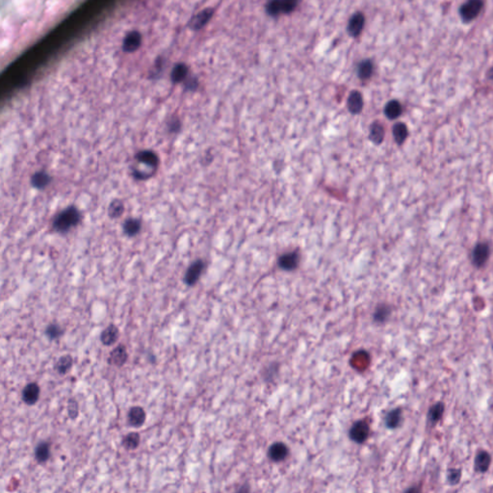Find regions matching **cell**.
<instances>
[{
    "label": "cell",
    "instance_id": "cell-25",
    "mask_svg": "<svg viewBox=\"0 0 493 493\" xmlns=\"http://www.w3.org/2000/svg\"><path fill=\"white\" fill-rule=\"evenodd\" d=\"M385 114L390 120L397 119L402 114V106L400 103L397 101L389 102L385 108Z\"/></svg>",
    "mask_w": 493,
    "mask_h": 493
},
{
    "label": "cell",
    "instance_id": "cell-13",
    "mask_svg": "<svg viewBox=\"0 0 493 493\" xmlns=\"http://www.w3.org/2000/svg\"><path fill=\"white\" fill-rule=\"evenodd\" d=\"M189 74H190L189 67L185 63L180 62V63H176V65L173 67L171 73H170V78L174 84L183 83L185 81V79L189 76Z\"/></svg>",
    "mask_w": 493,
    "mask_h": 493
},
{
    "label": "cell",
    "instance_id": "cell-8",
    "mask_svg": "<svg viewBox=\"0 0 493 493\" xmlns=\"http://www.w3.org/2000/svg\"><path fill=\"white\" fill-rule=\"evenodd\" d=\"M145 419H146V414H145L144 410L142 407L135 406V407L130 408V410L128 411L127 422L131 427L140 428L145 422Z\"/></svg>",
    "mask_w": 493,
    "mask_h": 493
},
{
    "label": "cell",
    "instance_id": "cell-11",
    "mask_svg": "<svg viewBox=\"0 0 493 493\" xmlns=\"http://www.w3.org/2000/svg\"><path fill=\"white\" fill-rule=\"evenodd\" d=\"M136 160L145 165L146 167L150 168L152 171H155L158 167L159 164V159L158 156L154 151L151 150H142L139 151L136 155Z\"/></svg>",
    "mask_w": 493,
    "mask_h": 493
},
{
    "label": "cell",
    "instance_id": "cell-34",
    "mask_svg": "<svg viewBox=\"0 0 493 493\" xmlns=\"http://www.w3.org/2000/svg\"><path fill=\"white\" fill-rule=\"evenodd\" d=\"M186 91H195L199 87V79L196 76L190 75L183 82Z\"/></svg>",
    "mask_w": 493,
    "mask_h": 493
},
{
    "label": "cell",
    "instance_id": "cell-3",
    "mask_svg": "<svg viewBox=\"0 0 493 493\" xmlns=\"http://www.w3.org/2000/svg\"><path fill=\"white\" fill-rule=\"evenodd\" d=\"M142 44H143V36L141 32L138 30H132L124 36L122 44V49L124 53L131 54L136 52L141 47Z\"/></svg>",
    "mask_w": 493,
    "mask_h": 493
},
{
    "label": "cell",
    "instance_id": "cell-30",
    "mask_svg": "<svg viewBox=\"0 0 493 493\" xmlns=\"http://www.w3.org/2000/svg\"><path fill=\"white\" fill-rule=\"evenodd\" d=\"M45 334L50 340H55L58 339L63 334V329L57 324H50L45 329Z\"/></svg>",
    "mask_w": 493,
    "mask_h": 493
},
{
    "label": "cell",
    "instance_id": "cell-6",
    "mask_svg": "<svg viewBox=\"0 0 493 493\" xmlns=\"http://www.w3.org/2000/svg\"><path fill=\"white\" fill-rule=\"evenodd\" d=\"M205 264L202 260H197L195 261L187 270L185 276H184V282L188 286H193L195 285L201 278V275L204 271Z\"/></svg>",
    "mask_w": 493,
    "mask_h": 493
},
{
    "label": "cell",
    "instance_id": "cell-29",
    "mask_svg": "<svg viewBox=\"0 0 493 493\" xmlns=\"http://www.w3.org/2000/svg\"><path fill=\"white\" fill-rule=\"evenodd\" d=\"M358 76L360 79H368L373 73V64L369 60L362 61L358 66Z\"/></svg>",
    "mask_w": 493,
    "mask_h": 493
},
{
    "label": "cell",
    "instance_id": "cell-19",
    "mask_svg": "<svg viewBox=\"0 0 493 493\" xmlns=\"http://www.w3.org/2000/svg\"><path fill=\"white\" fill-rule=\"evenodd\" d=\"M348 108L352 114H358L363 108V99L359 92L353 91L348 98Z\"/></svg>",
    "mask_w": 493,
    "mask_h": 493
},
{
    "label": "cell",
    "instance_id": "cell-2",
    "mask_svg": "<svg viewBox=\"0 0 493 493\" xmlns=\"http://www.w3.org/2000/svg\"><path fill=\"white\" fill-rule=\"evenodd\" d=\"M214 9L211 7L205 8L196 15H194L188 21V27L193 31H200L205 28L214 16Z\"/></svg>",
    "mask_w": 493,
    "mask_h": 493
},
{
    "label": "cell",
    "instance_id": "cell-37",
    "mask_svg": "<svg viewBox=\"0 0 493 493\" xmlns=\"http://www.w3.org/2000/svg\"><path fill=\"white\" fill-rule=\"evenodd\" d=\"M282 12L288 14L295 10L298 4V0H282Z\"/></svg>",
    "mask_w": 493,
    "mask_h": 493
},
{
    "label": "cell",
    "instance_id": "cell-5",
    "mask_svg": "<svg viewBox=\"0 0 493 493\" xmlns=\"http://www.w3.org/2000/svg\"><path fill=\"white\" fill-rule=\"evenodd\" d=\"M370 431V427L369 424L366 421H357L352 425L351 430H350V437L352 441L356 443H363Z\"/></svg>",
    "mask_w": 493,
    "mask_h": 493
},
{
    "label": "cell",
    "instance_id": "cell-26",
    "mask_svg": "<svg viewBox=\"0 0 493 493\" xmlns=\"http://www.w3.org/2000/svg\"><path fill=\"white\" fill-rule=\"evenodd\" d=\"M402 420V411L400 409H396L388 412L386 417V424L389 429L397 428Z\"/></svg>",
    "mask_w": 493,
    "mask_h": 493
},
{
    "label": "cell",
    "instance_id": "cell-32",
    "mask_svg": "<svg viewBox=\"0 0 493 493\" xmlns=\"http://www.w3.org/2000/svg\"><path fill=\"white\" fill-rule=\"evenodd\" d=\"M267 12L269 15L275 17L282 12V0H271L267 5Z\"/></svg>",
    "mask_w": 493,
    "mask_h": 493
},
{
    "label": "cell",
    "instance_id": "cell-33",
    "mask_svg": "<svg viewBox=\"0 0 493 493\" xmlns=\"http://www.w3.org/2000/svg\"><path fill=\"white\" fill-rule=\"evenodd\" d=\"M461 478V470L460 469H455L451 468L447 471V481L449 485L451 486H456L459 483Z\"/></svg>",
    "mask_w": 493,
    "mask_h": 493
},
{
    "label": "cell",
    "instance_id": "cell-10",
    "mask_svg": "<svg viewBox=\"0 0 493 493\" xmlns=\"http://www.w3.org/2000/svg\"><path fill=\"white\" fill-rule=\"evenodd\" d=\"M490 255V246L486 243H481L475 246L473 250V263L476 267L480 268L485 265Z\"/></svg>",
    "mask_w": 493,
    "mask_h": 493
},
{
    "label": "cell",
    "instance_id": "cell-23",
    "mask_svg": "<svg viewBox=\"0 0 493 493\" xmlns=\"http://www.w3.org/2000/svg\"><path fill=\"white\" fill-rule=\"evenodd\" d=\"M279 264H280L281 268L284 269V270H287V271L294 270L298 265V255L295 252L282 255L279 260Z\"/></svg>",
    "mask_w": 493,
    "mask_h": 493
},
{
    "label": "cell",
    "instance_id": "cell-12",
    "mask_svg": "<svg viewBox=\"0 0 493 493\" xmlns=\"http://www.w3.org/2000/svg\"><path fill=\"white\" fill-rule=\"evenodd\" d=\"M40 392L41 389L40 387L36 383L28 384L22 390V401L28 405V406H33L39 401L40 398Z\"/></svg>",
    "mask_w": 493,
    "mask_h": 493
},
{
    "label": "cell",
    "instance_id": "cell-15",
    "mask_svg": "<svg viewBox=\"0 0 493 493\" xmlns=\"http://www.w3.org/2000/svg\"><path fill=\"white\" fill-rule=\"evenodd\" d=\"M492 463V457L487 451H480L475 458V470L480 473H485L489 470Z\"/></svg>",
    "mask_w": 493,
    "mask_h": 493
},
{
    "label": "cell",
    "instance_id": "cell-1",
    "mask_svg": "<svg viewBox=\"0 0 493 493\" xmlns=\"http://www.w3.org/2000/svg\"><path fill=\"white\" fill-rule=\"evenodd\" d=\"M81 220L80 212L74 206L68 207L60 212L53 222V229L57 232L64 233L77 226Z\"/></svg>",
    "mask_w": 493,
    "mask_h": 493
},
{
    "label": "cell",
    "instance_id": "cell-20",
    "mask_svg": "<svg viewBox=\"0 0 493 493\" xmlns=\"http://www.w3.org/2000/svg\"><path fill=\"white\" fill-rule=\"evenodd\" d=\"M50 458V445L48 442H40L35 449V458L39 463L46 462Z\"/></svg>",
    "mask_w": 493,
    "mask_h": 493
},
{
    "label": "cell",
    "instance_id": "cell-22",
    "mask_svg": "<svg viewBox=\"0 0 493 493\" xmlns=\"http://www.w3.org/2000/svg\"><path fill=\"white\" fill-rule=\"evenodd\" d=\"M51 182V177L45 172H38L31 177V184L37 189H44Z\"/></svg>",
    "mask_w": 493,
    "mask_h": 493
},
{
    "label": "cell",
    "instance_id": "cell-28",
    "mask_svg": "<svg viewBox=\"0 0 493 493\" xmlns=\"http://www.w3.org/2000/svg\"><path fill=\"white\" fill-rule=\"evenodd\" d=\"M393 135H394L395 141L397 142L399 144H403L408 137V128H407L406 124H404L402 123H396L393 127Z\"/></svg>",
    "mask_w": 493,
    "mask_h": 493
},
{
    "label": "cell",
    "instance_id": "cell-36",
    "mask_svg": "<svg viewBox=\"0 0 493 493\" xmlns=\"http://www.w3.org/2000/svg\"><path fill=\"white\" fill-rule=\"evenodd\" d=\"M68 413H69V416L71 419H75L78 416V413H79L78 403L74 399H71L68 402Z\"/></svg>",
    "mask_w": 493,
    "mask_h": 493
},
{
    "label": "cell",
    "instance_id": "cell-24",
    "mask_svg": "<svg viewBox=\"0 0 493 493\" xmlns=\"http://www.w3.org/2000/svg\"><path fill=\"white\" fill-rule=\"evenodd\" d=\"M141 228V221L139 219H127L123 224V231L126 235L134 236L139 233Z\"/></svg>",
    "mask_w": 493,
    "mask_h": 493
},
{
    "label": "cell",
    "instance_id": "cell-31",
    "mask_svg": "<svg viewBox=\"0 0 493 493\" xmlns=\"http://www.w3.org/2000/svg\"><path fill=\"white\" fill-rule=\"evenodd\" d=\"M123 211H124L123 204L120 201H117V200L114 201L113 203H111L109 205V208H108L109 215L112 218H118V217L122 216Z\"/></svg>",
    "mask_w": 493,
    "mask_h": 493
},
{
    "label": "cell",
    "instance_id": "cell-17",
    "mask_svg": "<svg viewBox=\"0 0 493 493\" xmlns=\"http://www.w3.org/2000/svg\"><path fill=\"white\" fill-rule=\"evenodd\" d=\"M72 366H73L72 356L71 354H65L59 357V359L57 360L55 364V370L59 375L64 376L71 371Z\"/></svg>",
    "mask_w": 493,
    "mask_h": 493
},
{
    "label": "cell",
    "instance_id": "cell-21",
    "mask_svg": "<svg viewBox=\"0 0 493 493\" xmlns=\"http://www.w3.org/2000/svg\"><path fill=\"white\" fill-rule=\"evenodd\" d=\"M122 444L127 451L136 450L140 445V434L138 432H129L123 438Z\"/></svg>",
    "mask_w": 493,
    "mask_h": 493
},
{
    "label": "cell",
    "instance_id": "cell-9",
    "mask_svg": "<svg viewBox=\"0 0 493 493\" xmlns=\"http://www.w3.org/2000/svg\"><path fill=\"white\" fill-rule=\"evenodd\" d=\"M365 23V17L362 13L356 12L352 15L348 22V33L352 37H357L361 33Z\"/></svg>",
    "mask_w": 493,
    "mask_h": 493
},
{
    "label": "cell",
    "instance_id": "cell-4",
    "mask_svg": "<svg viewBox=\"0 0 493 493\" xmlns=\"http://www.w3.org/2000/svg\"><path fill=\"white\" fill-rule=\"evenodd\" d=\"M483 8L482 0H468L460 9V15L463 21H473Z\"/></svg>",
    "mask_w": 493,
    "mask_h": 493
},
{
    "label": "cell",
    "instance_id": "cell-27",
    "mask_svg": "<svg viewBox=\"0 0 493 493\" xmlns=\"http://www.w3.org/2000/svg\"><path fill=\"white\" fill-rule=\"evenodd\" d=\"M384 138H385V130H384L383 125L378 123H373L372 127H371V131H370L371 141L379 144L384 141Z\"/></svg>",
    "mask_w": 493,
    "mask_h": 493
},
{
    "label": "cell",
    "instance_id": "cell-14",
    "mask_svg": "<svg viewBox=\"0 0 493 493\" xmlns=\"http://www.w3.org/2000/svg\"><path fill=\"white\" fill-rule=\"evenodd\" d=\"M120 337L119 328L115 325H109L101 334V341L105 346L114 345Z\"/></svg>",
    "mask_w": 493,
    "mask_h": 493
},
{
    "label": "cell",
    "instance_id": "cell-16",
    "mask_svg": "<svg viewBox=\"0 0 493 493\" xmlns=\"http://www.w3.org/2000/svg\"><path fill=\"white\" fill-rule=\"evenodd\" d=\"M269 457L274 461H281L287 457L288 448L282 442H277L273 444L269 449Z\"/></svg>",
    "mask_w": 493,
    "mask_h": 493
},
{
    "label": "cell",
    "instance_id": "cell-18",
    "mask_svg": "<svg viewBox=\"0 0 493 493\" xmlns=\"http://www.w3.org/2000/svg\"><path fill=\"white\" fill-rule=\"evenodd\" d=\"M444 411H445V406L443 403L439 402V403H436L435 405H433L428 412V423L431 426H434L441 419V417L444 413Z\"/></svg>",
    "mask_w": 493,
    "mask_h": 493
},
{
    "label": "cell",
    "instance_id": "cell-35",
    "mask_svg": "<svg viewBox=\"0 0 493 493\" xmlns=\"http://www.w3.org/2000/svg\"><path fill=\"white\" fill-rule=\"evenodd\" d=\"M389 314H390V309L388 308V307L383 306L376 310V313L374 314V318L377 322H384L388 319Z\"/></svg>",
    "mask_w": 493,
    "mask_h": 493
},
{
    "label": "cell",
    "instance_id": "cell-7",
    "mask_svg": "<svg viewBox=\"0 0 493 493\" xmlns=\"http://www.w3.org/2000/svg\"><path fill=\"white\" fill-rule=\"evenodd\" d=\"M127 359H128V352L126 350V347L124 345H119L110 352L108 363L116 367H122L126 363Z\"/></svg>",
    "mask_w": 493,
    "mask_h": 493
}]
</instances>
